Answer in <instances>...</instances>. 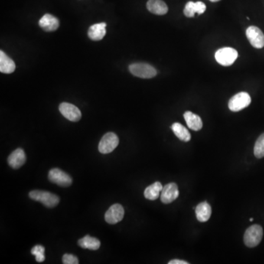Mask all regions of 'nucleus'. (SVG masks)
<instances>
[{
  "label": "nucleus",
  "mask_w": 264,
  "mask_h": 264,
  "mask_svg": "<svg viewBox=\"0 0 264 264\" xmlns=\"http://www.w3.org/2000/svg\"><path fill=\"white\" fill-rule=\"evenodd\" d=\"M29 196L32 200L40 202L42 204L48 208L55 207L60 202L58 196L47 191L33 190L30 192Z\"/></svg>",
  "instance_id": "obj_1"
},
{
  "label": "nucleus",
  "mask_w": 264,
  "mask_h": 264,
  "mask_svg": "<svg viewBox=\"0 0 264 264\" xmlns=\"http://www.w3.org/2000/svg\"><path fill=\"white\" fill-rule=\"evenodd\" d=\"M263 229L259 225H253L246 229L244 235V242L248 247H255L262 240Z\"/></svg>",
  "instance_id": "obj_2"
},
{
  "label": "nucleus",
  "mask_w": 264,
  "mask_h": 264,
  "mask_svg": "<svg viewBox=\"0 0 264 264\" xmlns=\"http://www.w3.org/2000/svg\"><path fill=\"white\" fill-rule=\"evenodd\" d=\"M128 69L131 74L142 79H151L157 74V70L148 63H134L130 65Z\"/></svg>",
  "instance_id": "obj_3"
},
{
  "label": "nucleus",
  "mask_w": 264,
  "mask_h": 264,
  "mask_svg": "<svg viewBox=\"0 0 264 264\" xmlns=\"http://www.w3.org/2000/svg\"><path fill=\"white\" fill-rule=\"evenodd\" d=\"M237 51L230 47L220 49L215 53V59L216 62L223 66H230L234 63L237 59Z\"/></svg>",
  "instance_id": "obj_4"
},
{
  "label": "nucleus",
  "mask_w": 264,
  "mask_h": 264,
  "mask_svg": "<svg viewBox=\"0 0 264 264\" xmlns=\"http://www.w3.org/2000/svg\"><path fill=\"white\" fill-rule=\"evenodd\" d=\"M251 104V97L246 92H241L229 101V107L233 112H239L247 107Z\"/></svg>",
  "instance_id": "obj_5"
},
{
  "label": "nucleus",
  "mask_w": 264,
  "mask_h": 264,
  "mask_svg": "<svg viewBox=\"0 0 264 264\" xmlns=\"http://www.w3.org/2000/svg\"><path fill=\"white\" fill-rule=\"evenodd\" d=\"M119 144V138L113 132H108L101 140L99 145V152L107 154L112 152Z\"/></svg>",
  "instance_id": "obj_6"
},
{
  "label": "nucleus",
  "mask_w": 264,
  "mask_h": 264,
  "mask_svg": "<svg viewBox=\"0 0 264 264\" xmlns=\"http://www.w3.org/2000/svg\"><path fill=\"white\" fill-rule=\"evenodd\" d=\"M49 179L51 182L60 187H69L72 184L71 177L58 168L52 169L50 170L49 173Z\"/></svg>",
  "instance_id": "obj_7"
},
{
  "label": "nucleus",
  "mask_w": 264,
  "mask_h": 264,
  "mask_svg": "<svg viewBox=\"0 0 264 264\" xmlns=\"http://www.w3.org/2000/svg\"><path fill=\"white\" fill-rule=\"evenodd\" d=\"M246 35L254 48L262 49L264 47V34L258 27L255 26L248 27Z\"/></svg>",
  "instance_id": "obj_8"
},
{
  "label": "nucleus",
  "mask_w": 264,
  "mask_h": 264,
  "mask_svg": "<svg viewBox=\"0 0 264 264\" xmlns=\"http://www.w3.org/2000/svg\"><path fill=\"white\" fill-rule=\"evenodd\" d=\"M59 109H60V113L66 119L72 121V122H77L82 118V113H81L79 108L76 107L75 105H72V104L63 102V103L60 104Z\"/></svg>",
  "instance_id": "obj_9"
},
{
  "label": "nucleus",
  "mask_w": 264,
  "mask_h": 264,
  "mask_svg": "<svg viewBox=\"0 0 264 264\" xmlns=\"http://www.w3.org/2000/svg\"><path fill=\"white\" fill-rule=\"evenodd\" d=\"M179 196V191L177 184L170 183L163 187L161 192V201L164 204H168L174 201Z\"/></svg>",
  "instance_id": "obj_10"
},
{
  "label": "nucleus",
  "mask_w": 264,
  "mask_h": 264,
  "mask_svg": "<svg viewBox=\"0 0 264 264\" xmlns=\"http://www.w3.org/2000/svg\"><path fill=\"white\" fill-rule=\"evenodd\" d=\"M124 216V209L121 204L112 205L105 213V220L109 224L114 225L119 223Z\"/></svg>",
  "instance_id": "obj_11"
},
{
  "label": "nucleus",
  "mask_w": 264,
  "mask_h": 264,
  "mask_svg": "<svg viewBox=\"0 0 264 264\" xmlns=\"http://www.w3.org/2000/svg\"><path fill=\"white\" fill-rule=\"evenodd\" d=\"M38 24L45 31L53 32L58 29L60 22L54 16L47 14L39 20Z\"/></svg>",
  "instance_id": "obj_12"
},
{
  "label": "nucleus",
  "mask_w": 264,
  "mask_h": 264,
  "mask_svg": "<svg viewBox=\"0 0 264 264\" xmlns=\"http://www.w3.org/2000/svg\"><path fill=\"white\" fill-rule=\"evenodd\" d=\"M26 161V155L24 150L18 148L11 153L8 158V164L12 168L18 169L24 165Z\"/></svg>",
  "instance_id": "obj_13"
},
{
  "label": "nucleus",
  "mask_w": 264,
  "mask_h": 264,
  "mask_svg": "<svg viewBox=\"0 0 264 264\" xmlns=\"http://www.w3.org/2000/svg\"><path fill=\"white\" fill-rule=\"evenodd\" d=\"M147 9L155 15H165L168 12V7L162 0H148Z\"/></svg>",
  "instance_id": "obj_14"
},
{
  "label": "nucleus",
  "mask_w": 264,
  "mask_h": 264,
  "mask_svg": "<svg viewBox=\"0 0 264 264\" xmlns=\"http://www.w3.org/2000/svg\"><path fill=\"white\" fill-rule=\"evenodd\" d=\"M206 6L205 3L202 2H188L185 5L184 10V14L188 18H193L195 14H203L206 11Z\"/></svg>",
  "instance_id": "obj_15"
},
{
  "label": "nucleus",
  "mask_w": 264,
  "mask_h": 264,
  "mask_svg": "<svg viewBox=\"0 0 264 264\" xmlns=\"http://www.w3.org/2000/svg\"><path fill=\"white\" fill-rule=\"evenodd\" d=\"M106 23L102 22L93 24L88 30V37L94 41L102 40L106 35Z\"/></svg>",
  "instance_id": "obj_16"
},
{
  "label": "nucleus",
  "mask_w": 264,
  "mask_h": 264,
  "mask_svg": "<svg viewBox=\"0 0 264 264\" xmlns=\"http://www.w3.org/2000/svg\"><path fill=\"white\" fill-rule=\"evenodd\" d=\"M196 217L201 223L207 222L211 215V207L207 202H202L195 208Z\"/></svg>",
  "instance_id": "obj_17"
},
{
  "label": "nucleus",
  "mask_w": 264,
  "mask_h": 264,
  "mask_svg": "<svg viewBox=\"0 0 264 264\" xmlns=\"http://www.w3.org/2000/svg\"><path fill=\"white\" fill-rule=\"evenodd\" d=\"M15 69L16 64L14 60L3 51H0V72L9 74L12 73Z\"/></svg>",
  "instance_id": "obj_18"
},
{
  "label": "nucleus",
  "mask_w": 264,
  "mask_h": 264,
  "mask_svg": "<svg viewBox=\"0 0 264 264\" xmlns=\"http://www.w3.org/2000/svg\"><path fill=\"white\" fill-rule=\"evenodd\" d=\"M184 118L189 128L193 131H200L203 127L201 118L199 115H196L193 112L187 111L184 114Z\"/></svg>",
  "instance_id": "obj_19"
},
{
  "label": "nucleus",
  "mask_w": 264,
  "mask_h": 264,
  "mask_svg": "<svg viewBox=\"0 0 264 264\" xmlns=\"http://www.w3.org/2000/svg\"><path fill=\"white\" fill-rule=\"evenodd\" d=\"M78 245L83 249H91V250H97L101 246V242L96 238L90 236H85L82 239H79Z\"/></svg>",
  "instance_id": "obj_20"
},
{
  "label": "nucleus",
  "mask_w": 264,
  "mask_h": 264,
  "mask_svg": "<svg viewBox=\"0 0 264 264\" xmlns=\"http://www.w3.org/2000/svg\"><path fill=\"white\" fill-rule=\"evenodd\" d=\"M172 130L178 139L184 142H189L191 140V135L187 128L179 123H175L172 125Z\"/></svg>",
  "instance_id": "obj_21"
},
{
  "label": "nucleus",
  "mask_w": 264,
  "mask_h": 264,
  "mask_svg": "<svg viewBox=\"0 0 264 264\" xmlns=\"http://www.w3.org/2000/svg\"><path fill=\"white\" fill-rule=\"evenodd\" d=\"M163 187L161 183L155 182L148 186L144 192V195L148 200H155L159 197L160 193L162 190Z\"/></svg>",
  "instance_id": "obj_22"
},
{
  "label": "nucleus",
  "mask_w": 264,
  "mask_h": 264,
  "mask_svg": "<svg viewBox=\"0 0 264 264\" xmlns=\"http://www.w3.org/2000/svg\"><path fill=\"white\" fill-rule=\"evenodd\" d=\"M254 154L258 158L264 157V133L262 134L255 142Z\"/></svg>",
  "instance_id": "obj_23"
},
{
  "label": "nucleus",
  "mask_w": 264,
  "mask_h": 264,
  "mask_svg": "<svg viewBox=\"0 0 264 264\" xmlns=\"http://www.w3.org/2000/svg\"><path fill=\"white\" fill-rule=\"evenodd\" d=\"M44 252H45V248L41 245H36L31 249V253L35 256L36 261L39 263L45 261Z\"/></svg>",
  "instance_id": "obj_24"
},
{
  "label": "nucleus",
  "mask_w": 264,
  "mask_h": 264,
  "mask_svg": "<svg viewBox=\"0 0 264 264\" xmlns=\"http://www.w3.org/2000/svg\"><path fill=\"white\" fill-rule=\"evenodd\" d=\"M63 262L65 264H79V260L75 255L65 254L63 257Z\"/></svg>",
  "instance_id": "obj_25"
},
{
  "label": "nucleus",
  "mask_w": 264,
  "mask_h": 264,
  "mask_svg": "<svg viewBox=\"0 0 264 264\" xmlns=\"http://www.w3.org/2000/svg\"><path fill=\"white\" fill-rule=\"evenodd\" d=\"M169 264H189V263L186 261H182V260L174 259L170 261L168 263Z\"/></svg>",
  "instance_id": "obj_26"
},
{
  "label": "nucleus",
  "mask_w": 264,
  "mask_h": 264,
  "mask_svg": "<svg viewBox=\"0 0 264 264\" xmlns=\"http://www.w3.org/2000/svg\"><path fill=\"white\" fill-rule=\"evenodd\" d=\"M209 1H211V2H219V1H220V0H209Z\"/></svg>",
  "instance_id": "obj_27"
},
{
  "label": "nucleus",
  "mask_w": 264,
  "mask_h": 264,
  "mask_svg": "<svg viewBox=\"0 0 264 264\" xmlns=\"http://www.w3.org/2000/svg\"><path fill=\"white\" fill-rule=\"evenodd\" d=\"M249 221L250 222L253 221V218H250V219H249Z\"/></svg>",
  "instance_id": "obj_28"
}]
</instances>
